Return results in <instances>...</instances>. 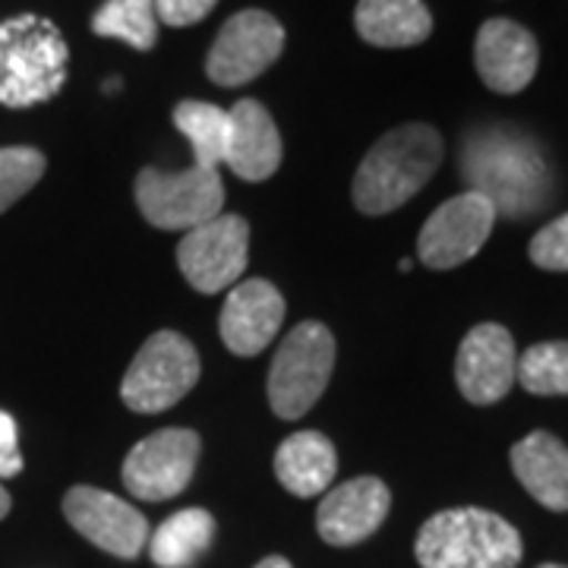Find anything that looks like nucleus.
<instances>
[{"mask_svg":"<svg viewBox=\"0 0 568 568\" xmlns=\"http://www.w3.org/2000/svg\"><path fill=\"white\" fill-rule=\"evenodd\" d=\"M443 164V136L429 123H405L376 142L354 174V205L364 215L395 212L424 190Z\"/></svg>","mask_w":568,"mask_h":568,"instance_id":"f03ea898","label":"nucleus"},{"mask_svg":"<svg viewBox=\"0 0 568 568\" xmlns=\"http://www.w3.org/2000/svg\"><path fill=\"white\" fill-rule=\"evenodd\" d=\"M10 506H13V503H10V493H7V489H3V484H0V521L10 515Z\"/></svg>","mask_w":568,"mask_h":568,"instance_id":"c756f323","label":"nucleus"},{"mask_svg":"<svg viewBox=\"0 0 568 568\" xmlns=\"http://www.w3.org/2000/svg\"><path fill=\"white\" fill-rule=\"evenodd\" d=\"M241 181H268L282 164V136L265 104L241 99L227 111V145L224 162Z\"/></svg>","mask_w":568,"mask_h":568,"instance_id":"f3484780","label":"nucleus"},{"mask_svg":"<svg viewBox=\"0 0 568 568\" xmlns=\"http://www.w3.org/2000/svg\"><path fill=\"white\" fill-rule=\"evenodd\" d=\"M537 568H568V566H556V562H544V566H537Z\"/></svg>","mask_w":568,"mask_h":568,"instance_id":"2f4dec72","label":"nucleus"},{"mask_svg":"<svg viewBox=\"0 0 568 568\" xmlns=\"http://www.w3.org/2000/svg\"><path fill=\"white\" fill-rule=\"evenodd\" d=\"M338 470V455L325 433L304 429L287 436L278 452H275V477L282 487L301 499L320 496L335 480Z\"/></svg>","mask_w":568,"mask_h":568,"instance_id":"6ab92c4d","label":"nucleus"},{"mask_svg":"<svg viewBox=\"0 0 568 568\" xmlns=\"http://www.w3.org/2000/svg\"><path fill=\"white\" fill-rule=\"evenodd\" d=\"M250 253V224L241 215L222 212L219 219L200 224L183 234L178 244V265L183 278L200 294H219L234 287L246 272Z\"/></svg>","mask_w":568,"mask_h":568,"instance_id":"9d476101","label":"nucleus"},{"mask_svg":"<svg viewBox=\"0 0 568 568\" xmlns=\"http://www.w3.org/2000/svg\"><path fill=\"white\" fill-rule=\"evenodd\" d=\"M44 155L32 145H7L0 149V212L22 200L44 178Z\"/></svg>","mask_w":568,"mask_h":568,"instance_id":"393cba45","label":"nucleus"},{"mask_svg":"<svg viewBox=\"0 0 568 568\" xmlns=\"http://www.w3.org/2000/svg\"><path fill=\"white\" fill-rule=\"evenodd\" d=\"M282 291L265 278L234 284L219 316L224 347L237 357H256L275 342L284 323Z\"/></svg>","mask_w":568,"mask_h":568,"instance_id":"4468645a","label":"nucleus"},{"mask_svg":"<svg viewBox=\"0 0 568 568\" xmlns=\"http://www.w3.org/2000/svg\"><path fill=\"white\" fill-rule=\"evenodd\" d=\"M174 126L193 145V164L219 171L227 145V111L209 102H181L174 108Z\"/></svg>","mask_w":568,"mask_h":568,"instance_id":"4be33fe9","label":"nucleus"},{"mask_svg":"<svg viewBox=\"0 0 568 568\" xmlns=\"http://www.w3.org/2000/svg\"><path fill=\"white\" fill-rule=\"evenodd\" d=\"M92 32L102 39H121L136 51H152L159 41L155 0H104L92 17Z\"/></svg>","mask_w":568,"mask_h":568,"instance_id":"5701e85b","label":"nucleus"},{"mask_svg":"<svg viewBox=\"0 0 568 568\" xmlns=\"http://www.w3.org/2000/svg\"><path fill=\"white\" fill-rule=\"evenodd\" d=\"M200 369L203 366L196 347L181 332L162 328L140 347L126 369L121 383L123 405L136 414H162L193 392L200 383Z\"/></svg>","mask_w":568,"mask_h":568,"instance_id":"423d86ee","label":"nucleus"},{"mask_svg":"<svg viewBox=\"0 0 568 568\" xmlns=\"http://www.w3.org/2000/svg\"><path fill=\"white\" fill-rule=\"evenodd\" d=\"M142 219L162 231H193L222 215L224 183L219 171L190 164L183 171L142 168L136 178Z\"/></svg>","mask_w":568,"mask_h":568,"instance_id":"0eeeda50","label":"nucleus"},{"mask_svg":"<svg viewBox=\"0 0 568 568\" xmlns=\"http://www.w3.org/2000/svg\"><path fill=\"white\" fill-rule=\"evenodd\" d=\"M284 51V26L265 10H241L224 22L209 48L205 73L222 89L246 85L265 73Z\"/></svg>","mask_w":568,"mask_h":568,"instance_id":"1a4fd4ad","label":"nucleus"},{"mask_svg":"<svg viewBox=\"0 0 568 568\" xmlns=\"http://www.w3.org/2000/svg\"><path fill=\"white\" fill-rule=\"evenodd\" d=\"M203 452V439L193 429H159L140 439L123 458V487L142 503H164L190 487Z\"/></svg>","mask_w":568,"mask_h":568,"instance_id":"6e6552de","label":"nucleus"},{"mask_svg":"<svg viewBox=\"0 0 568 568\" xmlns=\"http://www.w3.org/2000/svg\"><path fill=\"white\" fill-rule=\"evenodd\" d=\"M63 515L89 544L118 559H136L152 534L140 508L99 487L70 489L63 496Z\"/></svg>","mask_w":568,"mask_h":568,"instance_id":"f8f14e48","label":"nucleus"},{"mask_svg":"<svg viewBox=\"0 0 568 568\" xmlns=\"http://www.w3.org/2000/svg\"><path fill=\"white\" fill-rule=\"evenodd\" d=\"M70 48L44 17L22 13L0 22V104L32 108L54 99L67 82Z\"/></svg>","mask_w":568,"mask_h":568,"instance_id":"20e7f679","label":"nucleus"},{"mask_svg":"<svg viewBox=\"0 0 568 568\" xmlns=\"http://www.w3.org/2000/svg\"><path fill=\"white\" fill-rule=\"evenodd\" d=\"M474 63L487 89L515 95L537 77L540 48L525 26L511 20H487L474 41Z\"/></svg>","mask_w":568,"mask_h":568,"instance_id":"2eb2a0df","label":"nucleus"},{"mask_svg":"<svg viewBox=\"0 0 568 568\" xmlns=\"http://www.w3.org/2000/svg\"><path fill=\"white\" fill-rule=\"evenodd\" d=\"M420 568H515L521 562V534L487 508H446L417 534Z\"/></svg>","mask_w":568,"mask_h":568,"instance_id":"7ed1b4c3","label":"nucleus"},{"mask_svg":"<svg viewBox=\"0 0 568 568\" xmlns=\"http://www.w3.org/2000/svg\"><path fill=\"white\" fill-rule=\"evenodd\" d=\"M511 470L518 484L549 511H568V446L552 433L534 429L511 446Z\"/></svg>","mask_w":568,"mask_h":568,"instance_id":"a211bd4d","label":"nucleus"},{"mask_svg":"<svg viewBox=\"0 0 568 568\" xmlns=\"http://www.w3.org/2000/svg\"><path fill=\"white\" fill-rule=\"evenodd\" d=\"M518 383L530 395H568V342H544L518 357Z\"/></svg>","mask_w":568,"mask_h":568,"instance_id":"b1692460","label":"nucleus"},{"mask_svg":"<svg viewBox=\"0 0 568 568\" xmlns=\"http://www.w3.org/2000/svg\"><path fill=\"white\" fill-rule=\"evenodd\" d=\"M215 537V518L205 508H183L174 511L159 530L149 534V556L159 568H190Z\"/></svg>","mask_w":568,"mask_h":568,"instance_id":"412c9836","label":"nucleus"},{"mask_svg":"<svg viewBox=\"0 0 568 568\" xmlns=\"http://www.w3.org/2000/svg\"><path fill=\"white\" fill-rule=\"evenodd\" d=\"M462 174L467 190L487 196L496 215L530 219L552 196V171L544 149L511 126H484L465 136Z\"/></svg>","mask_w":568,"mask_h":568,"instance_id":"f257e3e1","label":"nucleus"},{"mask_svg":"<svg viewBox=\"0 0 568 568\" xmlns=\"http://www.w3.org/2000/svg\"><path fill=\"white\" fill-rule=\"evenodd\" d=\"M398 268H402V272H410V268H414V263H410V260H402V263H398Z\"/></svg>","mask_w":568,"mask_h":568,"instance_id":"7c9ffc66","label":"nucleus"},{"mask_svg":"<svg viewBox=\"0 0 568 568\" xmlns=\"http://www.w3.org/2000/svg\"><path fill=\"white\" fill-rule=\"evenodd\" d=\"M392 493L379 477H354L342 487L328 489L316 511L320 537L332 547H354L373 537L386 521Z\"/></svg>","mask_w":568,"mask_h":568,"instance_id":"dca6fc26","label":"nucleus"},{"mask_svg":"<svg viewBox=\"0 0 568 568\" xmlns=\"http://www.w3.org/2000/svg\"><path fill=\"white\" fill-rule=\"evenodd\" d=\"M219 0H155V17L164 22V26H196L200 20H205L212 10H215Z\"/></svg>","mask_w":568,"mask_h":568,"instance_id":"bb28decb","label":"nucleus"},{"mask_svg":"<svg viewBox=\"0 0 568 568\" xmlns=\"http://www.w3.org/2000/svg\"><path fill=\"white\" fill-rule=\"evenodd\" d=\"M455 383L470 405H496L518 383V351L499 323L474 325L455 357Z\"/></svg>","mask_w":568,"mask_h":568,"instance_id":"ddd939ff","label":"nucleus"},{"mask_svg":"<svg viewBox=\"0 0 568 568\" xmlns=\"http://www.w3.org/2000/svg\"><path fill=\"white\" fill-rule=\"evenodd\" d=\"M530 263L547 272H568V212L544 224L528 246Z\"/></svg>","mask_w":568,"mask_h":568,"instance_id":"a878e982","label":"nucleus"},{"mask_svg":"<svg viewBox=\"0 0 568 568\" xmlns=\"http://www.w3.org/2000/svg\"><path fill=\"white\" fill-rule=\"evenodd\" d=\"M496 224V209L487 196L465 190L439 205L420 227L417 256L429 268H455L480 253Z\"/></svg>","mask_w":568,"mask_h":568,"instance_id":"9b49d317","label":"nucleus"},{"mask_svg":"<svg viewBox=\"0 0 568 568\" xmlns=\"http://www.w3.org/2000/svg\"><path fill=\"white\" fill-rule=\"evenodd\" d=\"M253 568H294L284 556H268V559H263L260 566H253Z\"/></svg>","mask_w":568,"mask_h":568,"instance_id":"c85d7f7f","label":"nucleus"},{"mask_svg":"<svg viewBox=\"0 0 568 568\" xmlns=\"http://www.w3.org/2000/svg\"><path fill=\"white\" fill-rule=\"evenodd\" d=\"M335 369V335L323 323L294 325L268 366V405L282 420H301L323 398Z\"/></svg>","mask_w":568,"mask_h":568,"instance_id":"39448f33","label":"nucleus"},{"mask_svg":"<svg viewBox=\"0 0 568 568\" xmlns=\"http://www.w3.org/2000/svg\"><path fill=\"white\" fill-rule=\"evenodd\" d=\"M357 36L376 48H414L429 39L433 17L424 0H361L354 10Z\"/></svg>","mask_w":568,"mask_h":568,"instance_id":"aec40b11","label":"nucleus"},{"mask_svg":"<svg viewBox=\"0 0 568 568\" xmlns=\"http://www.w3.org/2000/svg\"><path fill=\"white\" fill-rule=\"evenodd\" d=\"M22 474L20 436H17V420L0 410V480H10Z\"/></svg>","mask_w":568,"mask_h":568,"instance_id":"cd10ccee","label":"nucleus"}]
</instances>
